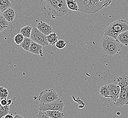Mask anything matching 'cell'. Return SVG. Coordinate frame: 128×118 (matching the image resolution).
Returning a JSON list of instances; mask_svg holds the SVG:
<instances>
[{"label":"cell","instance_id":"cell-1","mask_svg":"<svg viewBox=\"0 0 128 118\" xmlns=\"http://www.w3.org/2000/svg\"><path fill=\"white\" fill-rule=\"evenodd\" d=\"M40 10L48 18L62 17L68 12L66 0H40Z\"/></svg>","mask_w":128,"mask_h":118},{"label":"cell","instance_id":"cell-2","mask_svg":"<svg viewBox=\"0 0 128 118\" xmlns=\"http://www.w3.org/2000/svg\"><path fill=\"white\" fill-rule=\"evenodd\" d=\"M80 11L86 14L96 13L110 5L112 0H76Z\"/></svg>","mask_w":128,"mask_h":118},{"label":"cell","instance_id":"cell-3","mask_svg":"<svg viewBox=\"0 0 128 118\" xmlns=\"http://www.w3.org/2000/svg\"><path fill=\"white\" fill-rule=\"evenodd\" d=\"M122 44L112 37L104 35L100 41V47L104 53L112 57L120 51Z\"/></svg>","mask_w":128,"mask_h":118},{"label":"cell","instance_id":"cell-4","mask_svg":"<svg viewBox=\"0 0 128 118\" xmlns=\"http://www.w3.org/2000/svg\"><path fill=\"white\" fill-rule=\"evenodd\" d=\"M128 31V22L126 20L118 19L111 23L104 31V35L112 37L117 39L120 34Z\"/></svg>","mask_w":128,"mask_h":118},{"label":"cell","instance_id":"cell-5","mask_svg":"<svg viewBox=\"0 0 128 118\" xmlns=\"http://www.w3.org/2000/svg\"><path fill=\"white\" fill-rule=\"evenodd\" d=\"M64 108V102L62 100L58 99L52 102L48 103H40L39 105V111H46L48 110L59 111L62 112Z\"/></svg>","mask_w":128,"mask_h":118},{"label":"cell","instance_id":"cell-6","mask_svg":"<svg viewBox=\"0 0 128 118\" xmlns=\"http://www.w3.org/2000/svg\"><path fill=\"white\" fill-rule=\"evenodd\" d=\"M59 99V96L54 89H46L42 91L38 97L40 103H48Z\"/></svg>","mask_w":128,"mask_h":118},{"label":"cell","instance_id":"cell-7","mask_svg":"<svg viewBox=\"0 0 128 118\" xmlns=\"http://www.w3.org/2000/svg\"><path fill=\"white\" fill-rule=\"evenodd\" d=\"M30 38L32 41H34L42 46H47L49 45L46 35L42 33L36 27L32 28Z\"/></svg>","mask_w":128,"mask_h":118},{"label":"cell","instance_id":"cell-8","mask_svg":"<svg viewBox=\"0 0 128 118\" xmlns=\"http://www.w3.org/2000/svg\"><path fill=\"white\" fill-rule=\"evenodd\" d=\"M110 93V99L114 102L118 100L121 92V88L118 85L110 83L108 85Z\"/></svg>","mask_w":128,"mask_h":118},{"label":"cell","instance_id":"cell-9","mask_svg":"<svg viewBox=\"0 0 128 118\" xmlns=\"http://www.w3.org/2000/svg\"><path fill=\"white\" fill-rule=\"evenodd\" d=\"M114 105L115 107H122L123 105H128V89H121L119 98Z\"/></svg>","mask_w":128,"mask_h":118},{"label":"cell","instance_id":"cell-10","mask_svg":"<svg viewBox=\"0 0 128 118\" xmlns=\"http://www.w3.org/2000/svg\"><path fill=\"white\" fill-rule=\"evenodd\" d=\"M36 28L38 29L39 31H40L42 33L46 36H48L50 34L52 33L54 31L53 28L51 25L42 21H40L38 23L36 26Z\"/></svg>","mask_w":128,"mask_h":118},{"label":"cell","instance_id":"cell-11","mask_svg":"<svg viewBox=\"0 0 128 118\" xmlns=\"http://www.w3.org/2000/svg\"><path fill=\"white\" fill-rule=\"evenodd\" d=\"M42 49L43 46L34 41H32L29 52L32 54L40 55L41 57H44Z\"/></svg>","mask_w":128,"mask_h":118},{"label":"cell","instance_id":"cell-12","mask_svg":"<svg viewBox=\"0 0 128 118\" xmlns=\"http://www.w3.org/2000/svg\"><path fill=\"white\" fill-rule=\"evenodd\" d=\"M2 15L8 22H11L15 18L16 13L13 9L10 7L2 12Z\"/></svg>","mask_w":128,"mask_h":118},{"label":"cell","instance_id":"cell-13","mask_svg":"<svg viewBox=\"0 0 128 118\" xmlns=\"http://www.w3.org/2000/svg\"><path fill=\"white\" fill-rule=\"evenodd\" d=\"M118 85L121 89H128V76L126 75H121L116 79Z\"/></svg>","mask_w":128,"mask_h":118},{"label":"cell","instance_id":"cell-14","mask_svg":"<svg viewBox=\"0 0 128 118\" xmlns=\"http://www.w3.org/2000/svg\"><path fill=\"white\" fill-rule=\"evenodd\" d=\"M117 40L123 45L128 46V31H124L120 34L117 37Z\"/></svg>","mask_w":128,"mask_h":118},{"label":"cell","instance_id":"cell-15","mask_svg":"<svg viewBox=\"0 0 128 118\" xmlns=\"http://www.w3.org/2000/svg\"><path fill=\"white\" fill-rule=\"evenodd\" d=\"M46 116L51 118H63L64 115L62 112L59 111L48 110L44 112Z\"/></svg>","mask_w":128,"mask_h":118},{"label":"cell","instance_id":"cell-16","mask_svg":"<svg viewBox=\"0 0 128 118\" xmlns=\"http://www.w3.org/2000/svg\"><path fill=\"white\" fill-rule=\"evenodd\" d=\"M67 7L70 10L80 11V8L76 0H66Z\"/></svg>","mask_w":128,"mask_h":118},{"label":"cell","instance_id":"cell-17","mask_svg":"<svg viewBox=\"0 0 128 118\" xmlns=\"http://www.w3.org/2000/svg\"><path fill=\"white\" fill-rule=\"evenodd\" d=\"M12 5L10 0H0V11L3 12Z\"/></svg>","mask_w":128,"mask_h":118},{"label":"cell","instance_id":"cell-18","mask_svg":"<svg viewBox=\"0 0 128 118\" xmlns=\"http://www.w3.org/2000/svg\"><path fill=\"white\" fill-rule=\"evenodd\" d=\"M99 92L102 97L105 98H110V93L108 85H105L101 86Z\"/></svg>","mask_w":128,"mask_h":118},{"label":"cell","instance_id":"cell-19","mask_svg":"<svg viewBox=\"0 0 128 118\" xmlns=\"http://www.w3.org/2000/svg\"><path fill=\"white\" fill-rule=\"evenodd\" d=\"M32 27L30 26H24L20 29V33L22 34L24 37L30 38L31 33Z\"/></svg>","mask_w":128,"mask_h":118},{"label":"cell","instance_id":"cell-20","mask_svg":"<svg viewBox=\"0 0 128 118\" xmlns=\"http://www.w3.org/2000/svg\"><path fill=\"white\" fill-rule=\"evenodd\" d=\"M46 38L49 44L52 46L56 45L57 41H58V35L55 32H52L46 36Z\"/></svg>","mask_w":128,"mask_h":118},{"label":"cell","instance_id":"cell-21","mask_svg":"<svg viewBox=\"0 0 128 118\" xmlns=\"http://www.w3.org/2000/svg\"><path fill=\"white\" fill-rule=\"evenodd\" d=\"M32 40L30 38H26L25 37L22 43L19 45V46L21 47L23 50L25 51L29 52L30 47L31 46V43Z\"/></svg>","mask_w":128,"mask_h":118},{"label":"cell","instance_id":"cell-22","mask_svg":"<svg viewBox=\"0 0 128 118\" xmlns=\"http://www.w3.org/2000/svg\"><path fill=\"white\" fill-rule=\"evenodd\" d=\"M10 111V105H2L0 103V118L8 115Z\"/></svg>","mask_w":128,"mask_h":118},{"label":"cell","instance_id":"cell-23","mask_svg":"<svg viewBox=\"0 0 128 118\" xmlns=\"http://www.w3.org/2000/svg\"><path fill=\"white\" fill-rule=\"evenodd\" d=\"M8 27V22L6 20L2 15H0V32L5 30Z\"/></svg>","mask_w":128,"mask_h":118},{"label":"cell","instance_id":"cell-24","mask_svg":"<svg viewBox=\"0 0 128 118\" xmlns=\"http://www.w3.org/2000/svg\"><path fill=\"white\" fill-rule=\"evenodd\" d=\"M24 38L25 37L23 36V35L22 34H17L14 37V41L15 42L16 44L18 45H20L22 43V42L23 41Z\"/></svg>","mask_w":128,"mask_h":118},{"label":"cell","instance_id":"cell-25","mask_svg":"<svg viewBox=\"0 0 128 118\" xmlns=\"http://www.w3.org/2000/svg\"><path fill=\"white\" fill-rule=\"evenodd\" d=\"M8 95V90L2 86H0V99H6Z\"/></svg>","mask_w":128,"mask_h":118},{"label":"cell","instance_id":"cell-26","mask_svg":"<svg viewBox=\"0 0 128 118\" xmlns=\"http://www.w3.org/2000/svg\"><path fill=\"white\" fill-rule=\"evenodd\" d=\"M56 48L58 49H62L64 48L67 45V43L66 41L64 40H58L56 44Z\"/></svg>","mask_w":128,"mask_h":118},{"label":"cell","instance_id":"cell-27","mask_svg":"<svg viewBox=\"0 0 128 118\" xmlns=\"http://www.w3.org/2000/svg\"><path fill=\"white\" fill-rule=\"evenodd\" d=\"M36 118H51L46 116L44 111H39L38 113L36 115Z\"/></svg>","mask_w":128,"mask_h":118},{"label":"cell","instance_id":"cell-28","mask_svg":"<svg viewBox=\"0 0 128 118\" xmlns=\"http://www.w3.org/2000/svg\"><path fill=\"white\" fill-rule=\"evenodd\" d=\"M0 103L2 105H8V100L6 99H1L0 100Z\"/></svg>","mask_w":128,"mask_h":118},{"label":"cell","instance_id":"cell-29","mask_svg":"<svg viewBox=\"0 0 128 118\" xmlns=\"http://www.w3.org/2000/svg\"><path fill=\"white\" fill-rule=\"evenodd\" d=\"M4 118H14V117L13 116V114H11L6 115L4 117Z\"/></svg>","mask_w":128,"mask_h":118},{"label":"cell","instance_id":"cell-30","mask_svg":"<svg viewBox=\"0 0 128 118\" xmlns=\"http://www.w3.org/2000/svg\"><path fill=\"white\" fill-rule=\"evenodd\" d=\"M14 118H25L23 116H21L20 115H16L15 116H14Z\"/></svg>","mask_w":128,"mask_h":118},{"label":"cell","instance_id":"cell-31","mask_svg":"<svg viewBox=\"0 0 128 118\" xmlns=\"http://www.w3.org/2000/svg\"><path fill=\"white\" fill-rule=\"evenodd\" d=\"M12 104V100L11 99H8V105H10Z\"/></svg>","mask_w":128,"mask_h":118},{"label":"cell","instance_id":"cell-32","mask_svg":"<svg viewBox=\"0 0 128 118\" xmlns=\"http://www.w3.org/2000/svg\"><path fill=\"white\" fill-rule=\"evenodd\" d=\"M2 15V12L0 11V15Z\"/></svg>","mask_w":128,"mask_h":118}]
</instances>
